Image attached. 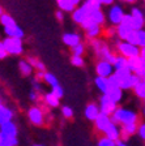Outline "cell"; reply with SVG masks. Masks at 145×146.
<instances>
[{"mask_svg": "<svg viewBox=\"0 0 145 146\" xmlns=\"http://www.w3.org/2000/svg\"><path fill=\"white\" fill-rule=\"evenodd\" d=\"M111 123L112 124H122V125H127V124H135L139 120V116L135 111L126 108H116L114 111V113L111 115Z\"/></svg>", "mask_w": 145, "mask_h": 146, "instance_id": "obj_1", "label": "cell"}, {"mask_svg": "<svg viewBox=\"0 0 145 146\" xmlns=\"http://www.w3.org/2000/svg\"><path fill=\"white\" fill-rule=\"evenodd\" d=\"M4 44L7 54L8 55H20L24 52V46H22V39L17 38H5L1 40Z\"/></svg>", "mask_w": 145, "mask_h": 146, "instance_id": "obj_2", "label": "cell"}, {"mask_svg": "<svg viewBox=\"0 0 145 146\" xmlns=\"http://www.w3.org/2000/svg\"><path fill=\"white\" fill-rule=\"evenodd\" d=\"M118 51L120 52V56L126 59H131V58H137L140 56V48L137 46L130 44L127 42H120L118 43Z\"/></svg>", "mask_w": 145, "mask_h": 146, "instance_id": "obj_3", "label": "cell"}, {"mask_svg": "<svg viewBox=\"0 0 145 146\" xmlns=\"http://www.w3.org/2000/svg\"><path fill=\"white\" fill-rule=\"evenodd\" d=\"M27 116H29V120H30L31 124L34 125H43V121H45V113L43 111L39 108V107H31L27 112Z\"/></svg>", "mask_w": 145, "mask_h": 146, "instance_id": "obj_4", "label": "cell"}, {"mask_svg": "<svg viewBox=\"0 0 145 146\" xmlns=\"http://www.w3.org/2000/svg\"><path fill=\"white\" fill-rule=\"evenodd\" d=\"M116 108H118V107H116V103L111 102L106 95H102V97H101V107H100L101 113H103V115H106V116H111Z\"/></svg>", "mask_w": 145, "mask_h": 146, "instance_id": "obj_5", "label": "cell"}, {"mask_svg": "<svg viewBox=\"0 0 145 146\" xmlns=\"http://www.w3.org/2000/svg\"><path fill=\"white\" fill-rule=\"evenodd\" d=\"M0 133L3 134L4 138H15V137H17L18 129L15 123L8 121L5 124L0 125Z\"/></svg>", "mask_w": 145, "mask_h": 146, "instance_id": "obj_6", "label": "cell"}, {"mask_svg": "<svg viewBox=\"0 0 145 146\" xmlns=\"http://www.w3.org/2000/svg\"><path fill=\"white\" fill-rule=\"evenodd\" d=\"M96 70H97V74H98V77L107 78V77H110L112 74V72H114V68H112V65L110 63H107V61H105V60H101L100 63L97 64Z\"/></svg>", "mask_w": 145, "mask_h": 146, "instance_id": "obj_7", "label": "cell"}, {"mask_svg": "<svg viewBox=\"0 0 145 146\" xmlns=\"http://www.w3.org/2000/svg\"><path fill=\"white\" fill-rule=\"evenodd\" d=\"M123 16H124V12H123V9H122L119 5H114V7L110 8L109 20L111 21V24L119 25L122 22V20H123Z\"/></svg>", "mask_w": 145, "mask_h": 146, "instance_id": "obj_8", "label": "cell"}, {"mask_svg": "<svg viewBox=\"0 0 145 146\" xmlns=\"http://www.w3.org/2000/svg\"><path fill=\"white\" fill-rule=\"evenodd\" d=\"M94 121H96V128L100 132L103 133V132L110 127V124H111V119H110V116H106V115H103V113L100 112Z\"/></svg>", "mask_w": 145, "mask_h": 146, "instance_id": "obj_9", "label": "cell"}, {"mask_svg": "<svg viewBox=\"0 0 145 146\" xmlns=\"http://www.w3.org/2000/svg\"><path fill=\"white\" fill-rule=\"evenodd\" d=\"M103 134H105L106 138H109V140L111 141H118L120 140V131H119V128L118 125H115V124H110V127L106 129L105 132H103Z\"/></svg>", "mask_w": 145, "mask_h": 146, "instance_id": "obj_10", "label": "cell"}, {"mask_svg": "<svg viewBox=\"0 0 145 146\" xmlns=\"http://www.w3.org/2000/svg\"><path fill=\"white\" fill-rule=\"evenodd\" d=\"M4 33L7 34V38H17V39L24 38V30L17 25L11 27H4Z\"/></svg>", "mask_w": 145, "mask_h": 146, "instance_id": "obj_11", "label": "cell"}, {"mask_svg": "<svg viewBox=\"0 0 145 146\" xmlns=\"http://www.w3.org/2000/svg\"><path fill=\"white\" fill-rule=\"evenodd\" d=\"M105 95L109 98L111 102L118 104L122 100V97H123V90H122L120 88H112V89H109V91H107Z\"/></svg>", "mask_w": 145, "mask_h": 146, "instance_id": "obj_12", "label": "cell"}, {"mask_svg": "<svg viewBox=\"0 0 145 146\" xmlns=\"http://www.w3.org/2000/svg\"><path fill=\"white\" fill-rule=\"evenodd\" d=\"M80 9H81L82 12H84V15L86 16V17H89V16H90L93 12H96V11H100L101 5H100V4H93V3H90V1H88V0H85L84 3L81 4Z\"/></svg>", "mask_w": 145, "mask_h": 146, "instance_id": "obj_13", "label": "cell"}, {"mask_svg": "<svg viewBox=\"0 0 145 146\" xmlns=\"http://www.w3.org/2000/svg\"><path fill=\"white\" fill-rule=\"evenodd\" d=\"M12 117H13V112L12 110H9L8 107L5 106H0V125L5 124L8 121H12Z\"/></svg>", "mask_w": 145, "mask_h": 146, "instance_id": "obj_14", "label": "cell"}, {"mask_svg": "<svg viewBox=\"0 0 145 146\" xmlns=\"http://www.w3.org/2000/svg\"><path fill=\"white\" fill-rule=\"evenodd\" d=\"M63 42L64 44L69 46V47H75L76 44L80 43V35L75 33H67L63 35Z\"/></svg>", "mask_w": 145, "mask_h": 146, "instance_id": "obj_15", "label": "cell"}, {"mask_svg": "<svg viewBox=\"0 0 145 146\" xmlns=\"http://www.w3.org/2000/svg\"><path fill=\"white\" fill-rule=\"evenodd\" d=\"M141 80L137 76H135V74H131L130 77H127V78L124 80L123 82H122L120 85H119V88L122 89V90H127V89H133V86L136 85L137 82H140Z\"/></svg>", "mask_w": 145, "mask_h": 146, "instance_id": "obj_16", "label": "cell"}, {"mask_svg": "<svg viewBox=\"0 0 145 146\" xmlns=\"http://www.w3.org/2000/svg\"><path fill=\"white\" fill-rule=\"evenodd\" d=\"M98 113H100V108H98V106L94 103H90L88 104V106L85 107V117L89 119V120H96V117L98 116Z\"/></svg>", "mask_w": 145, "mask_h": 146, "instance_id": "obj_17", "label": "cell"}, {"mask_svg": "<svg viewBox=\"0 0 145 146\" xmlns=\"http://www.w3.org/2000/svg\"><path fill=\"white\" fill-rule=\"evenodd\" d=\"M112 74H114L115 80L118 81V85H120L122 82L127 78V77H130L132 73L130 72V69H120V70H115V73H112Z\"/></svg>", "mask_w": 145, "mask_h": 146, "instance_id": "obj_18", "label": "cell"}, {"mask_svg": "<svg viewBox=\"0 0 145 146\" xmlns=\"http://www.w3.org/2000/svg\"><path fill=\"white\" fill-rule=\"evenodd\" d=\"M94 82H96V86L98 89H100L101 91L103 93V95L109 91V84H107V78H103V77H96V80H94Z\"/></svg>", "mask_w": 145, "mask_h": 146, "instance_id": "obj_19", "label": "cell"}, {"mask_svg": "<svg viewBox=\"0 0 145 146\" xmlns=\"http://www.w3.org/2000/svg\"><path fill=\"white\" fill-rule=\"evenodd\" d=\"M89 18L92 20V22H93L94 25H98V26H101V25L105 22V15H103L101 11L93 12L90 16H89Z\"/></svg>", "mask_w": 145, "mask_h": 146, "instance_id": "obj_20", "label": "cell"}, {"mask_svg": "<svg viewBox=\"0 0 145 146\" xmlns=\"http://www.w3.org/2000/svg\"><path fill=\"white\" fill-rule=\"evenodd\" d=\"M18 68H20V72H21L22 76H30L31 72H33V68L26 60H21L18 63Z\"/></svg>", "mask_w": 145, "mask_h": 146, "instance_id": "obj_21", "label": "cell"}, {"mask_svg": "<svg viewBox=\"0 0 145 146\" xmlns=\"http://www.w3.org/2000/svg\"><path fill=\"white\" fill-rule=\"evenodd\" d=\"M0 22H1V25H3L4 27H11V26L17 25L15 21V18H13L12 16L7 15V13H3V15L0 16Z\"/></svg>", "mask_w": 145, "mask_h": 146, "instance_id": "obj_22", "label": "cell"}, {"mask_svg": "<svg viewBox=\"0 0 145 146\" xmlns=\"http://www.w3.org/2000/svg\"><path fill=\"white\" fill-rule=\"evenodd\" d=\"M72 18H73V21L75 22H77V24H80L81 25L82 22L85 21V20H86V16L84 15V12H82L81 9H75V11H73V13H72Z\"/></svg>", "mask_w": 145, "mask_h": 146, "instance_id": "obj_23", "label": "cell"}, {"mask_svg": "<svg viewBox=\"0 0 145 146\" xmlns=\"http://www.w3.org/2000/svg\"><path fill=\"white\" fill-rule=\"evenodd\" d=\"M112 68H115V70H120V69H128L127 67V59L123 56H116V61L112 65Z\"/></svg>", "mask_w": 145, "mask_h": 146, "instance_id": "obj_24", "label": "cell"}, {"mask_svg": "<svg viewBox=\"0 0 145 146\" xmlns=\"http://www.w3.org/2000/svg\"><path fill=\"white\" fill-rule=\"evenodd\" d=\"M45 102H46V104L50 106V107H57L59 106V103H60L59 99H57L52 93H48V94L45 95Z\"/></svg>", "mask_w": 145, "mask_h": 146, "instance_id": "obj_25", "label": "cell"}, {"mask_svg": "<svg viewBox=\"0 0 145 146\" xmlns=\"http://www.w3.org/2000/svg\"><path fill=\"white\" fill-rule=\"evenodd\" d=\"M57 5H59L60 9L65 11V12H72L75 9V5L71 3L69 0H57Z\"/></svg>", "mask_w": 145, "mask_h": 146, "instance_id": "obj_26", "label": "cell"}, {"mask_svg": "<svg viewBox=\"0 0 145 146\" xmlns=\"http://www.w3.org/2000/svg\"><path fill=\"white\" fill-rule=\"evenodd\" d=\"M27 63H29V64H30V65H31V68H33V67H35L37 68V69H38V70H39V72H45V64H43L42 63V61H39V60H38V59H35V58H31V56H30V58H27Z\"/></svg>", "mask_w": 145, "mask_h": 146, "instance_id": "obj_27", "label": "cell"}, {"mask_svg": "<svg viewBox=\"0 0 145 146\" xmlns=\"http://www.w3.org/2000/svg\"><path fill=\"white\" fill-rule=\"evenodd\" d=\"M85 31H86V35H88L89 38L96 39V36H98L100 35V33H101V27L98 26V25H93V26L85 29Z\"/></svg>", "mask_w": 145, "mask_h": 146, "instance_id": "obj_28", "label": "cell"}, {"mask_svg": "<svg viewBox=\"0 0 145 146\" xmlns=\"http://www.w3.org/2000/svg\"><path fill=\"white\" fill-rule=\"evenodd\" d=\"M123 132H126V133L128 134V136H132V134H135L137 132V123H135V124H127V125H122L120 128Z\"/></svg>", "mask_w": 145, "mask_h": 146, "instance_id": "obj_29", "label": "cell"}, {"mask_svg": "<svg viewBox=\"0 0 145 146\" xmlns=\"http://www.w3.org/2000/svg\"><path fill=\"white\" fill-rule=\"evenodd\" d=\"M133 90H135V94L140 98H144L145 97V85L142 84V81L137 82L136 85L133 86Z\"/></svg>", "mask_w": 145, "mask_h": 146, "instance_id": "obj_30", "label": "cell"}, {"mask_svg": "<svg viewBox=\"0 0 145 146\" xmlns=\"http://www.w3.org/2000/svg\"><path fill=\"white\" fill-rule=\"evenodd\" d=\"M131 31V27L128 26H124V25L119 24L118 27H116V33H118V35L120 36L122 39H126V36H127V34Z\"/></svg>", "mask_w": 145, "mask_h": 146, "instance_id": "obj_31", "label": "cell"}, {"mask_svg": "<svg viewBox=\"0 0 145 146\" xmlns=\"http://www.w3.org/2000/svg\"><path fill=\"white\" fill-rule=\"evenodd\" d=\"M43 78H45V81L47 82L48 85H51L52 88H54V86H56V85H59L57 78L54 76V74H52V73H45V77H43Z\"/></svg>", "mask_w": 145, "mask_h": 146, "instance_id": "obj_32", "label": "cell"}, {"mask_svg": "<svg viewBox=\"0 0 145 146\" xmlns=\"http://www.w3.org/2000/svg\"><path fill=\"white\" fill-rule=\"evenodd\" d=\"M126 42L127 43H130V44H133V46H137V34H136V31H133V30H131L130 33L127 34V36H126Z\"/></svg>", "mask_w": 145, "mask_h": 146, "instance_id": "obj_33", "label": "cell"}, {"mask_svg": "<svg viewBox=\"0 0 145 146\" xmlns=\"http://www.w3.org/2000/svg\"><path fill=\"white\" fill-rule=\"evenodd\" d=\"M137 34V47L142 48L145 47V30H139L136 31Z\"/></svg>", "mask_w": 145, "mask_h": 146, "instance_id": "obj_34", "label": "cell"}, {"mask_svg": "<svg viewBox=\"0 0 145 146\" xmlns=\"http://www.w3.org/2000/svg\"><path fill=\"white\" fill-rule=\"evenodd\" d=\"M84 46L81 44V43H79V44H76L75 47H72V56H81L82 54H84Z\"/></svg>", "mask_w": 145, "mask_h": 146, "instance_id": "obj_35", "label": "cell"}, {"mask_svg": "<svg viewBox=\"0 0 145 146\" xmlns=\"http://www.w3.org/2000/svg\"><path fill=\"white\" fill-rule=\"evenodd\" d=\"M51 93L57 98V99H60V98L64 95V89L61 88L60 85H56V86H54V88H52V91H51Z\"/></svg>", "mask_w": 145, "mask_h": 146, "instance_id": "obj_36", "label": "cell"}, {"mask_svg": "<svg viewBox=\"0 0 145 146\" xmlns=\"http://www.w3.org/2000/svg\"><path fill=\"white\" fill-rule=\"evenodd\" d=\"M98 146H115V142L111 140H109V138H106V137L103 136L98 140Z\"/></svg>", "mask_w": 145, "mask_h": 146, "instance_id": "obj_37", "label": "cell"}, {"mask_svg": "<svg viewBox=\"0 0 145 146\" xmlns=\"http://www.w3.org/2000/svg\"><path fill=\"white\" fill-rule=\"evenodd\" d=\"M71 63H72L75 67H82V65H84V60H82L81 56H72V58H71Z\"/></svg>", "mask_w": 145, "mask_h": 146, "instance_id": "obj_38", "label": "cell"}, {"mask_svg": "<svg viewBox=\"0 0 145 146\" xmlns=\"http://www.w3.org/2000/svg\"><path fill=\"white\" fill-rule=\"evenodd\" d=\"M61 113H63V116H64V117H67V119H71L73 116L72 108H71V107H68V106H64L63 108H61Z\"/></svg>", "mask_w": 145, "mask_h": 146, "instance_id": "obj_39", "label": "cell"}, {"mask_svg": "<svg viewBox=\"0 0 145 146\" xmlns=\"http://www.w3.org/2000/svg\"><path fill=\"white\" fill-rule=\"evenodd\" d=\"M107 84H109V89H112V88H119L118 81L115 80L114 74H111L110 77H107Z\"/></svg>", "mask_w": 145, "mask_h": 146, "instance_id": "obj_40", "label": "cell"}, {"mask_svg": "<svg viewBox=\"0 0 145 146\" xmlns=\"http://www.w3.org/2000/svg\"><path fill=\"white\" fill-rule=\"evenodd\" d=\"M131 22H132V16H131V15H124L123 16V20H122L120 24L124 25V26L131 27ZM131 30H132V29H131Z\"/></svg>", "mask_w": 145, "mask_h": 146, "instance_id": "obj_41", "label": "cell"}, {"mask_svg": "<svg viewBox=\"0 0 145 146\" xmlns=\"http://www.w3.org/2000/svg\"><path fill=\"white\" fill-rule=\"evenodd\" d=\"M131 16H132L133 18H144V13H142L141 9H139V8H132Z\"/></svg>", "mask_w": 145, "mask_h": 146, "instance_id": "obj_42", "label": "cell"}, {"mask_svg": "<svg viewBox=\"0 0 145 146\" xmlns=\"http://www.w3.org/2000/svg\"><path fill=\"white\" fill-rule=\"evenodd\" d=\"M137 134L145 141V123H142V124H140L137 127Z\"/></svg>", "mask_w": 145, "mask_h": 146, "instance_id": "obj_43", "label": "cell"}, {"mask_svg": "<svg viewBox=\"0 0 145 146\" xmlns=\"http://www.w3.org/2000/svg\"><path fill=\"white\" fill-rule=\"evenodd\" d=\"M7 51H5V48H4V44H3V42L0 40V60H3V59H5L7 58Z\"/></svg>", "mask_w": 145, "mask_h": 146, "instance_id": "obj_44", "label": "cell"}, {"mask_svg": "<svg viewBox=\"0 0 145 146\" xmlns=\"http://www.w3.org/2000/svg\"><path fill=\"white\" fill-rule=\"evenodd\" d=\"M43 77H45V72H37V76H35V81H38V80H42Z\"/></svg>", "mask_w": 145, "mask_h": 146, "instance_id": "obj_45", "label": "cell"}, {"mask_svg": "<svg viewBox=\"0 0 145 146\" xmlns=\"http://www.w3.org/2000/svg\"><path fill=\"white\" fill-rule=\"evenodd\" d=\"M55 16H56V18L59 20V21H61V20H63V12H61V11H57V12L55 13Z\"/></svg>", "mask_w": 145, "mask_h": 146, "instance_id": "obj_46", "label": "cell"}, {"mask_svg": "<svg viewBox=\"0 0 145 146\" xmlns=\"http://www.w3.org/2000/svg\"><path fill=\"white\" fill-rule=\"evenodd\" d=\"M115 146H128V145H127L126 142H124V141L118 140V141H115Z\"/></svg>", "mask_w": 145, "mask_h": 146, "instance_id": "obj_47", "label": "cell"}, {"mask_svg": "<svg viewBox=\"0 0 145 146\" xmlns=\"http://www.w3.org/2000/svg\"><path fill=\"white\" fill-rule=\"evenodd\" d=\"M140 58H141L142 60H145V47L140 48Z\"/></svg>", "mask_w": 145, "mask_h": 146, "instance_id": "obj_48", "label": "cell"}, {"mask_svg": "<svg viewBox=\"0 0 145 146\" xmlns=\"http://www.w3.org/2000/svg\"><path fill=\"white\" fill-rule=\"evenodd\" d=\"M101 4H106V5H110V4H112V1L114 0H100Z\"/></svg>", "mask_w": 145, "mask_h": 146, "instance_id": "obj_49", "label": "cell"}, {"mask_svg": "<svg viewBox=\"0 0 145 146\" xmlns=\"http://www.w3.org/2000/svg\"><path fill=\"white\" fill-rule=\"evenodd\" d=\"M29 98H30L31 100H35L37 99V93H35V91H31L30 95H29Z\"/></svg>", "mask_w": 145, "mask_h": 146, "instance_id": "obj_50", "label": "cell"}, {"mask_svg": "<svg viewBox=\"0 0 145 146\" xmlns=\"http://www.w3.org/2000/svg\"><path fill=\"white\" fill-rule=\"evenodd\" d=\"M69 1H71V3H72L75 7L77 5V4H80V3H81V0H69Z\"/></svg>", "mask_w": 145, "mask_h": 146, "instance_id": "obj_51", "label": "cell"}, {"mask_svg": "<svg viewBox=\"0 0 145 146\" xmlns=\"http://www.w3.org/2000/svg\"><path fill=\"white\" fill-rule=\"evenodd\" d=\"M88 1H90V3H93V4H100V5H101L100 0H88Z\"/></svg>", "mask_w": 145, "mask_h": 146, "instance_id": "obj_52", "label": "cell"}, {"mask_svg": "<svg viewBox=\"0 0 145 146\" xmlns=\"http://www.w3.org/2000/svg\"><path fill=\"white\" fill-rule=\"evenodd\" d=\"M3 141H4V137H3V134L0 133V146L3 145Z\"/></svg>", "mask_w": 145, "mask_h": 146, "instance_id": "obj_53", "label": "cell"}, {"mask_svg": "<svg viewBox=\"0 0 145 146\" xmlns=\"http://www.w3.org/2000/svg\"><path fill=\"white\" fill-rule=\"evenodd\" d=\"M123 1H126V3H133V1H136V0H123Z\"/></svg>", "mask_w": 145, "mask_h": 146, "instance_id": "obj_54", "label": "cell"}, {"mask_svg": "<svg viewBox=\"0 0 145 146\" xmlns=\"http://www.w3.org/2000/svg\"><path fill=\"white\" fill-rule=\"evenodd\" d=\"M3 13H4V12H3V8H1V7H0V16L3 15Z\"/></svg>", "mask_w": 145, "mask_h": 146, "instance_id": "obj_55", "label": "cell"}, {"mask_svg": "<svg viewBox=\"0 0 145 146\" xmlns=\"http://www.w3.org/2000/svg\"><path fill=\"white\" fill-rule=\"evenodd\" d=\"M141 81H142V84H144V85H145V77H144V78L141 80Z\"/></svg>", "mask_w": 145, "mask_h": 146, "instance_id": "obj_56", "label": "cell"}, {"mask_svg": "<svg viewBox=\"0 0 145 146\" xmlns=\"http://www.w3.org/2000/svg\"><path fill=\"white\" fill-rule=\"evenodd\" d=\"M142 113H144V116H145V107H144V111H142Z\"/></svg>", "mask_w": 145, "mask_h": 146, "instance_id": "obj_57", "label": "cell"}, {"mask_svg": "<svg viewBox=\"0 0 145 146\" xmlns=\"http://www.w3.org/2000/svg\"><path fill=\"white\" fill-rule=\"evenodd\" d=\"M142 99H144V103H145V97H144V98H142Z\"/></svg>", "mask_w": 145, "mask_h": 146, "instance_id": "obj_58", "label": "cell"}, {"mask_svg": "<svg viewBox=\"0 0 145 146\" xmlns=\"http://www.w3.org/2000/svg\"><path fill=\"white\" fill-rule=\"evenodd\" d=\"M0 106H1V99H0Z\"/></svg>", "mask_w": 145, "mask_h": 146, "instance_id": "obj_59", "label": "cell"}, {"mask_svg": "<svg viewBox=\"0 0 145 146\" xmlns=\"http://www.w3.org/2000/svg\"><path fill=\"white\" fill-rule=\"evenodd\" d=\"M34 146H42V145H34Z\"/></svg>", "mask_w": 145, "mask_h": 146, "instance_id": "obj_60", "label": "cell"}]
</instances>
